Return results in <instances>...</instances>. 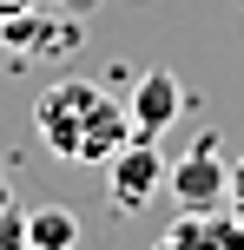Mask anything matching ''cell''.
<instances>
[{"instance_id":"6da1fadb","label":"cell","mask_w":244,"mask_h":250,"mask_svg":"<svg viewBox=\"0 0 244 250\" xmlns=\"http://www.w3.org/2000/svg\"><path fill=\"white\" fill-rule=\"evenodd\" d=\"M33 125H40V138H46V151L66 158V165H106L132 138L126 99H112V92L92 86V79H60V86H46Z\"/></svg>"},{"instance_id":"7a4b0ae2","label":"cell","mask_w":244,"mask_h":250,"mask_svg":"<svg viewBox=\"0 0 244 250\" xmlns=\"http://www.w3.org/2000/svg\"><path fill=\"white\" fill-rule=\"evenodd\" d=\"M165 185H172V198H178V211L211 217V211L231 204V165L218 158V145H198V151H185V158L165 171Z\"/></svg>"},{"instance_id":"3957f363","label":"cell","mask_w":244,"mask_h":250,"mask_svg":"<svg viewBox=\"0 0 244 250\" xmlns=\"http://www.w3.org/2000/svg\"><path fill=\"white\" fill-rule=\"evenodd\" d=\"M165 185V158H158V138H126V145L106 158V191H112L119 211H145Z\"/></svg>"},{"instance_id":"277c9868","label":"cell","mask_w":244,"mask_h":250,"mask_svg":"<svg viewBox=\"0 0 244 250\" xmlns=\"http://www.w3.org/2000/svg\"><path fill=\"white\" fill-rule=\"evenodd\" d=\"M126 112H132V138H158V132H172V119L185 112V86L165 73V66H152V73H139Z\"/></svg>"},{"instance_id":"5b68a950","label":"cell","mask_w":244,"mask_h":250,"mask_svg":"<svg viewBox=\"0 0 244 250\" xmlns=\"http://www.w3.org/2000/svg\"><path fill=\"white\" fill-rule=\"evenodd\" d=\"M0 40H7L13 53H33V60H60V53L79 46V20H46V13H13V20H0Z\"/></svg>"},{"instance_id":"8992f818","label":"cell","mask_w":244,"mask_h":250,"mask_svg":"<svg viewBox=\"0 0 244 250\" xmlns=\"http://www.w3.org/2000/svg\"><path fill=\"white\" fill-rule=\"evenodd\" d=\"M26 237H33V250H73L79 244V217L66 204H40V211H26Z\"/></svg>"},{"instance_id":"52a82bcc","label":"cell","mask_w":244,"mask_h":250,"mask_svg":"<svg viewBox=\"0 0 244 250\" xmlns=\"http://www.w3.org/2000/svg\"><path fill=\"white\" fill-rule=\"evenodd\" d=\"M158 250H211V217H198V211H185L178 224L158 237Z\"/></svg>"},{"instance_id":"ba28073f","label":"cell","mask_w":244,"mask_h":250,"mask_svg":"<svg viewBox=\"0 0 244 250\" xmlns=\"http://www.w3.org/2000/svg\"><path fill=\"white\" fill-rule=\"evenodd\" d=\"M0 250H33V237H26V211H20V204H7V211H0Z\"/></svg>"},{"instance_id":"9c48e42d","label":"cell","mask_w":244,"mask_h":250,"mask_svg":"<svg viewBox=\"0 0 244 250\" xmlns=\"http://www.w3.org/2000/svg\"><path fill=\"white\" fill-rule=\"evenodd\" d=\"M211 250H244V224H238V217L211 211Z\"/></svg>"},{"instance_id":"30bf717a","label":"cell","mask_w":244,"mask_h":250,"mask_svg":"<svg viewBox=\"0 0 244 250\" xmlns=\"http://www.w3.org/2000/svg\"><path fill=\"white\" fill-rule=\"evenodd\" d=\"M33 7H46V0H0V20H13V13H33Z\"/></svg>"},{"instance_id":"8fae6325","label":"cell","mask_w":244,"mask_h":250,"mask_svg":"<svg viewBox=\"0 0 244 250\" xmlns=\"http://www.w3.org/2000/svg\"><path fill=\"white\" fill-rule=\"evenodd\" d=\"M244 198V158H231V204Z\"/></svg>"},{"instance_id":"7c38bea8","label":"cell","mask_w":244,"mask_h":250,"mask_svg":"<svg viewBox=\"0 0 244 250\" xmlns=\"http://www.w3.org/2000/svg\"><path fill=\"white\" fill-rule=\"evenodd\" d=\"M60 7H73V13H79V7H92V0H60Z\"/></svg>"},{"instance_id":"4fadbf2b","label":"cell","mask_w":244,"mask_h":250,"mask_svg":"<svg viewBox=\"0 0 244 250\" xmlns=\"http://www.w3.org/2000/svg\"><path fill=\"white\" fill-rule=\"evenodd\" d=\"M7 204H13V198H7V185H0V211H7Z\"/></svg>"},{"instance_id":"5bb4252c","label":"cell","mask_w":244,"mask_h":250,"mask_svg":"<svg viewBox=\"0 0 244 250\" xmlns=\"http://www.w3.org/2000/svg\"><path fill=\"white\" fill-rule=\"evenodd\" d=\"M238 224H244V198H238Z\"/></svg>"}]
</instances>
